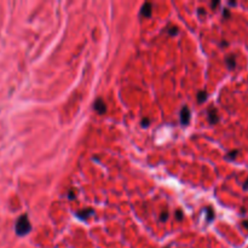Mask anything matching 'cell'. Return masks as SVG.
Returning <instances> with one entry per match:
<instances>
[{"mask_svg": "<svg viewBox=\"0 0 248 248\" xmlns=\"http://www.w3.org/2000/svg\"><path fill=\"white\" fill-rule=\"evenodd\" d=\"M242 225L248 230V220H242Z\"/></svg>", "mask_w": 248, "mask_h": 248, "instance_id": "13", "label": "cell"}, {"mask_svg": "<svg viewBox=\"0 0 248 248\" xmlns=\"http://www.w3.org/2000/svg\"><path fill=\"white\" fill-rule=\"evenodd\" d=\"M15 230H16V234L18 236H24L32 230V225H30V221H29V218H28L27 214H22L17 219Z\"/></svg>", "mask_w": 248, "mask_h": 248, "instance_id": "1", "label": "cell"}, {"mask_svg": "<svg viewBox=\"0 0 248 248\" xmlns=\"http://www.w3.org/2000/svg\"><path fill=\"white\" fill-rule=\"evenodd\" d=\"M177 213H178V214H177V218H178V219H180V218H182V215H180V211H178Z\"/></svg>", "mask_w": 248, "mask_h": 248, "instance_id": "17", "label": "cell"}, {"mask_svg": "<svg viewBox=\"0 0 248 248\" xmlns=\"http://www.w3.org/2000/svg\"><path fill=\"white\" fill-rule=\"evenodd\" d=\"M142 124H143V125H144V127H147L148 125H149V120H148V119H145V120H144V121H142Z\"/></svg>", "mask_w": 248, "mask_h": 248, "instance_id": "14", "label": "cell"}, {"mask_svg": "<svg viewBox=\"0 0 248 248\" xmlns=\"http://www.w3.org/2000/svg\"><path fill=\"white\" fill-rule=\"evenodd\" d=\"M223 16H224V18H225V19H229L230 18L231 13H230L229 9H224V10H223Z\"/></svg>", "mask_w": 248, "mask_h": 248, "instance_id": "10", "label": "cell"}, {"mask_svg": "<svg viewBox=\"0 0 248 248\" xmlns=\"http://www.w3.org/2000/svg\"><path fill=\"white\" fill-rule=\"evenodd\" d=\"M218 4H219V3H218V1H214V3H212V8H213V9H214V8H215V6H217V5H218Z\"/></svg>", "mask_w": 248, "mask_h": 248, "instance_id": "16", "label": "cell"}, {"mask_svg": "<svg viewBox=\"0 0 248 248\" xmlns=\"http://www.w3.org/2000/svg\"><path fill=\"white\" fill-rule=\"evenodd\" d=\"M243 190H248V178L245 180V183H243Z\"/></svg>", "mask_w": 248, "mask_h": 248, "instance_id": "11", "label": "cell"}, {"mask_svg": "<svg viewBox=\"0 0 248 248\" xmlns=\"http://www.w3.org/2000/svg\"><path fill=\"white\" fill-rule=\"evenodd\" d=\"M167 217H168V214H167L166 212H164V215L161 214V220H164V221H165L166 219H167Z\"/></svg>", "mask_w": 248, "mask_h": 248, "instance_id": "12", "label": "cell"}, {"mask_svg": "<svg viewBox=\"0 0 248 248\" xmlns=\"http://www.w3.org/2000/svg\"><path fill=\"white\" fill-rule=\"evenodd\" d=\"M207 211H208V218H207V221L210 223V221L213 220V218H214V212H213V210H212L211 207H207Z\"/></svg>", "mask_w": 248, "mask_h": 248, "instance_id": "9", "label": "cell"}, {"mask_svg": "<svg viewBox=\"0 0 248 248\" xmlns=\"http://www.w3.org/2000/svg\"><path fill=\"white\" fill-rule=\"evenodd\" d=\"M207 115H208V120H210V122H211L212 125H214V124H217V122L219 121L218 113H217V109H215L214 107H211V108L208 109Z\"/></svg>", "mask_w": 248, "mask_h": 248, "instance_id": "2", "label": "cell"}, {"mask_svg": "<svg viewBox=\"0 0 248 248\" xmlns=\"http://www.w3.org/2000/svg\"><path fill=\"white\" fill-rule=\"evenodd\" d=\"M93 108L98 111L99 114H103V113H105V110H107L105 103H104V102H103V99H101V98H98L97 101L94 102V104H93Z\"/></svg>", "mask_w": 248, "mask_h": 248, "instance_id": "5", "label": "cell"}, {"mask_svg": "<svg viewBox=\"0 0 248 248\" xmlns=\"http://www.w3.org/2000/svg\"><path fill=\"white\" fill-rule=\"evenodd\" d=\"M229 5L230 6H236L237 4H236V1H229Z\"/></svg>", "mask_w": 248, "mask_h": 248, "instance_id": "15", "label": "cell"}, {"mask_svg": "<svg viewBox=\"0 0 248 248\" xmlns=\"http://www.w3.org/2000/svg\"><path fill=\"white\" fill-rule=\"evenodd\" d=\"M240 154V150H232V151H230V153H228L226 154V156H225V159L226 160H229V161H232V160H235L236 159V156Z\"/></svg>", "mask_w": 248, "mask_h": 248, "instance_id": "7", "label": "cell"}, {"mask_svg": "<svg viewBox=\"0 0 248 248\" xmlns=\"http://www.w3.org/2000/svg\"><path fill=\"white\" fill-rule=\"evenodd\" d=\"M206 99H207V92L206 91H201L197 93V101H199V103H203Z\"/></svg>", "mask_w": 248, "mask_h": 248, "instance_id": "8", "label": "cell"}, {"mask_svg": "<svg viewBox=\"0 0 248 248\" xmlns=\"http://www.w3.org/2000/svg\"><path fill=\"white\" fill-rule=\"evenodd\" d=\"M225 64L229 70H232L236 68V57L235 55H228L225 57Z\"/></svg>", "mask_w": 248, "mask_h": 248, "instance_id": "4", "label": "cell"}, {"mask_svg": "<svg viewBox=\"0 0 248 248\" xmlns=\"http://www.w3.org/2000/svg\"><path fill=\"white\" fill-rule=\"evenodd\" d=\"M190 116H191V114H190L189 108L188 107H184L183 109H182V111H180V121H182V124L183 125H188L190 122Z\"/></svg>", "mask_w": 248, "mask_h": 248, "instance_id": "3", "label": "cell"}, {"mask_svg": "<svg viewBox=\"0 0 248 248\" xmlns=\"http://www.w3.org/2000/svg\"><path fill=\"white\" fill-rule=\"evenodd\" d=\"M151 10H153V6L150 3H145L143 6H142V15L145 16V17H150L151 16Z\"/></svg>", "mask_w": 248, "mask_h": 248, "instance_id": "6", "label": "cell"}]
</instances>
